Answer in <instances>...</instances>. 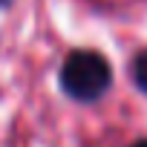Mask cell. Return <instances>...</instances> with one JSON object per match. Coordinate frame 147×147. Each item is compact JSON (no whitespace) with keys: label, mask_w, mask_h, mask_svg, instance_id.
Instances as JSON below:
<instances>
[{"label":"cell","mask_w":147,"mask_h":147,"mask_svg":"<svg viewBox=\"0 0 147 147\" xmlns=\"http://www.w3.org/2000/svg\"><path fill=\"white\" fill-rule=\"evenodd\" d=\"M110 63L104 55L92 52V49H75L69 52L63 66H61V87L66 95L78 98V101H92L98 95H104V90L110 87Z\"/></svg>","instance_id":"6da1fadb"},{"label":"cell","mask_w":147,"mask_h":147,"mask_svg":"<svg viewBox=\"0 0 147 147\" xmlns=\"http://www.w3.org/2000/svg\"><path fill=\"white\" fill-rule=\"evenodd\" d=\"M133 147H147V138H141V141H136Z\"/></svg>","instance_id":"3957f363"},{"label":"cell","mask_w":147,"mask_h":147,"mask_svg":"<svg viewBox=\"0 0 147 147\" xmlns=\"http://www.w3.org/2000/svg\"><path fill=\"white\" fill-rule=\"evenodd\" d=\"M133 78H136L138 90L147 92V52H141V55L136 58V63H133Z\"/></svg>","instance_id":"7a4b0ae2"},{"label":"cell","mask_w":147,"mask_h":147,"mask_svg":"<svg viewBox=\"0 0 147 147\" xmlns=\"http://www.w3.org/2000/svg\"><path fill=\"white\" fill-rule=\"evenodd\" d=\"M9 3H12V0H0V6H9Z\"/></svg>","instance_id":"277c9868"}]
</instances>
